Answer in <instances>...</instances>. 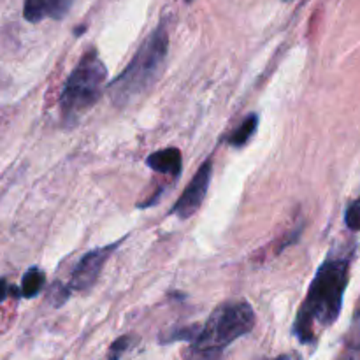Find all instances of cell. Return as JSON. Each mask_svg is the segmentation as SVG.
Masks as SVG:
<instances>
[{
	"instance_id": "5bb4252c",
	"label": "cell",
	"mask_w": 360,
	"mask_h": 360,
	"mask_svg": "<svg viewBox=\"0 0 360 360\" xmlns=\"http://www.w3.org/2000/svg\"><path fill=\"white\" fill-rule=\"evenodd\" d=\"M9 290H11V287L7 285V281L4 280V278H0V302L6 301L7 295H9Z\"/></svg>"
},
{
	"instance_id": "e0dca14e",
	"label": "cell",
	"mask_w": 360,
	"mask_h": 360,
	"mask_svg": "<svg viewBox=\"0 0 360 360\" xmlns=\"http://www.w3.org/2000/svg\"><path fill=\"white\" fill-rule=\"evenodd\" d=\"M283 2H290V0H283Z\"/></svg>"
},
{
	"instance_id": "7a4b0ae2",
	"label": "cell",
	"mask_w": 360,
	"mask_h": 360,
	"mask_svg": "<svg viewBox=\"0 0 360 360\" xmlns=\"http://www.w3.org/2000/svg\"><path fill=\"white\" fill-rule=\"evenodd\" d=\"M169 51V34L164 23L158 25L139 46L127 69L108 86L111 101L127 108L146 94L164 70Z\"/></svg>"
},
{
	"instance_id": "3957f363",
	"label": "cell",
	"mask_w": 360,
	"mask_h": 360,
	"mask_svg": "<svg viewBox=\"0 0 360 360\" xmlns=\"http://www.w3.org/2000/svg\"><path fill=\"white\" fill-rule=\"evenodd\" d=\"M255 320V311L248 302H224L200 327L195 340L186 348L185 360H221L229 345L252 333Z\"/></svg>"
},
{
	"instance_id": "277c9868",
	"label": "cell",
	"mask_w": 360,
	"mask_h": 360,
	"mask_svg": "<svg viewBox=\"0 0 360 360\" xmlns=\"http://www.w3.org/2000/svg\"><path fill=\"white\" fill-rule=\"evenodd\" d=\"M108 81V70L97 51L90 49L79 60L63 84L60 95V115L65 125L79 122L98 102Z\"/></svg>"
},
{
	"instance_id": "9c48e42d",
	"label": "cell",
	"mask_w": 360,
	"mask_h": 360,
	"mask_svg": "<svg viewBox=\"0 0 360 360\" xmlns=\"http://www.w3.org/2000/svg\"><path fill=\"white\" fill-rule=\"evenodd\" d=\"M44 287H46L44 271H41L39 267H30V269L23 274L20 295L25 299H32L35 297L39 292H42V288Z\"/></svg>"
},
{
	"instance_id": "6da1fadb",
	"label": "cell",
	"mask_w": 360,
	"mask_h": 360,
	"mask_svg": "<svg viewBox=\"0 0 360 360\" xmlns=\"http://www.w3.org/2000/svg\"><path fill=\"white\" fill-rule=\"evenodd\" d=\"M348 276L350 257L330 255L319 267L294 323V334L301 343H313L319 330L336 322L343 308Z\"/></svg>"
},
{
	"instance_id": "8992f818",
	"label": "cell",
	"mask_w": 360,
	"mask_h": 360,
	"mask_svg": "<svg viewBox=\"0 0 360 360\" xmlns=\"http://www.w3.org/2000/svg\"><path fill=\"white\" fill-rule=\"evenodd\" d=\"M120 245L115 243L111 246H105L101 250H91L86 255L81 257V260L77 262V266L74 267L72 274H70V285L69 287L72 290L77 292H88L95 283H97L98 276H101L102 269H104L105 260L109 259L112 252H115L116 246Z\"/></svg>"
},
{
	"instance_id": "9a60e30c",
	"label": "cell",
	"mask_w": 360,
	"mask_h": 360,
	"mask_svg": "<svg viewBox=\"0 0 360 360\" xmlns=\"http://www.w3.org/2000/svg\"><path fill=\"white\" fill-rule=\"evenodd\" d=\"M271 360H301V357H299V354H285V355H280V357L271 359Z\"/></svg>"
},
{
	"instance_id": "5b68a950",
	"label": "cell",
	"mask_w": 360,
	"mask_h": 360,
	"mask_svg": "<svg viewBox=\"0 0 360 360\" xmlns=\"http://www.w3.org/2000/svg\"><path fill=\"white\" fill-rule=\"evenodd\" d=\"M211 178H213V164H211V160H207L200 165V169L193 176L192 181L188 183L183 195L176 200V204L171 210V214H176L179 220H188L190 217H193L199 211V207L202 206L204 199H206V193L211 185Z\"/></svg>"
},
{
	"instance_id": "7c38bea8",
	"label": "cell",
	"mask_w": 360,
	"mask_h": 360,
	"mask_svg": "<svg viewBox=\"0 0 360 360\" xmlns=\"http://www.w3.org/2000/svg\"><path fill=\"white\" fill-rule=\"evenodd\" d=\"M70 295V287H65L62 283H55L51 288H49V301L53 302V306H62L63 302L69 299Z\"/></svg>"
},
{
	"instance_id": "ba28073f",
	"label": "cell",
	"mask_w": 360,
	"mask_h": 360,
	"mask_svg": "<svg viewBox=\"0 0 360 360\" xmlns=\"http://www.w3.org/2000/svg\"><path fill=\"white\" fill-rule=\"evenodd\" d=\"M181 164L183 157L181 151H179L178 148L158 150L146 158L148 167L153 169L155 172H160V174L171 176V178L174 179H178L179 176H181Z\"/></svg>"
},
{
	"instance_id": "4fadbf2b",
	"label": "cell",
	"mask_w": 360,
	"mask_h": 360,
	"mask_svg": "<svg viewBox=\"0 0 360 360\" xmlns=\"http://www.w3.org/2000/svg\"><path fill=\"white\" fill-rule=\"evenodd\" d=\"M130 341H132V338L130 336L118 338V340L111 345V348H109V360H118L122 357L123 352L130 347Z\"/></svg>"
},
{
	"instance_id": "8fae6325",
	"label": "cell",
	"mask_w": 360,
	"mask_h": 360,
	"mask_svg": "<svg viewBox=\"0 0 360 360\" xmlns=\"http://www.w3.org/2000/svg\"><path fill=\"white\" fill-rule=\"evenodd\" d=\"M345 221H347V227L350 231H360V197L348 206L347 213H345Z\"/></svg>"
},
{
	"instance_id": "52a82bcc",
	"label": "cell",
	"mask_w": 360,
	"mask_h": 360,
	"mask_svg": "<svg viewBox=\"0 0 360 360\" xmlns=\"http://www.w3.org/2000/svg\"><path fill=\"white\" fill-rule=\"evenodd\" d=\"M74 0H25L23 18L30 23H39L46 18L62 20L69 14Z\"/></svg>"
},
{
	"instance_id": "2e32d148",
	"label": "cell",
	"mask_w": 360,
	"mask_h": 360,
	"mask_svg": "<svg viewBox=\"0 0 360 360\" xmlns=\"http://www.w3.org/2000/svg\"><path fill=\"white\" fill-rule=\"evenodd\" d=\"M185 2H192V0H185Z\"/></svg>"
},
{
	"instance_id": "30bf717a",
	"label": "cell",
	"mask_w": 360,
	"mask_h": 360,
	"mask_svg": "<svg viewBox=\"0 0 360 360\" xmlns=\"http://www.w3.org/2000/svg\"><path fill=\"white\" fill-rule=\"evenodd\" d=\"M257 127H259V116L250 115L248 118L239 125V129H236L234 132L229 136L227 143L234 148H243L250 139H252L253 134L257 132Z\"/></svg>"
}]
</instances>
